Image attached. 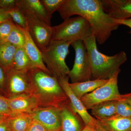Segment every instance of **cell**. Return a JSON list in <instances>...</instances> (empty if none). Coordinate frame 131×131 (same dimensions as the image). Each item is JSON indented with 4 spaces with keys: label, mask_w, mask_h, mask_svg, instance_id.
<instances>
[{
    "label": "cell",
    "mask_w": 131,
    "mask_h": 131,
    "mask_svg": "<svg viewBox=\"0 0 131 131\" xmlns=\"http://www.w3.org/2000/svg\"><path fill=\"white\" fill-rule=\"evenodd\" d=\"M58 11L64 20L75 15L86 19L96 41L101 45L120 26L105 12L100 0H64Z\"/></svg>",
    "instance_id": "1"
},
{
    "label": "cell",
    "mask_w": 131,
    "mask_h": 131,
    "mask_svg": "<svg viewBox=\"0 0 131 131\" xmlns=\"http://www.w3.org/2000/svg\"><path fill=\"white\" fill-rule=\"evenodd\" d=\"M27 73L31 94L37 98L39 104L45 103L59 108L69 100L56 77L38 68H32Z\"/></svg>",
    "instance_id": "2"
},
{
    "label": "cell",
    "mask_w": 131,
    "mask_h": 131,
    "mask_svg": "<svg viewBox=\"0 0 131 131\" xmlns=\"http://www.w3.org/2000/svg\"><path fill=\"white\" fill-rule=\"evenodd\" d=\"M91 66L92 80H109L127 60L125 52L107 56L98 50L93 34L83 41Z\"/></svg>",
    "instance_id": "3"
},
{
    "label": "cell",
    "mask_w": 131,
    "mask_h": 131,
    "mask_svg": "<svg viewBox=\"0 0 131 131\" xmlns=\"http://www.w3.org/2000/svg\"><path fill=\"white\" fill-rule=\"evenodd\" d=\"M71 43L64 41L51 40L46 48L41 51L44 62L47 64L51 75L58 80L68 76L70 69L65 62L69 53Z\"/></svg>",
    "instance_id": "4"
},
{
    "label": "cell",
    "mask_w": 131,
    "mask_h": 131,
    "mask_svg": "<svg viewBox=\"0 0 131 131\" xmlns=\"http://www.w3.org/2000/svg\"><path fill=\"white\" fill-rule=\"evenodd\" d=\"M92 34L91 26L83 17L77 16L66 19L62 24L52 27V40L74 43L83 41Z\"/></svg>",
    "instance_id": "5"
},
{
    "label": "cell",
    "mask_w": 131,
    "mask_h": 131,
    "mask_svg": "<svg viewBox=\"0 0 131 131\" xmlns=\"http://www.w3.org/2000/svg\"><path fill=\"white\" fill-rule=\"evenodd\" d=\"M120 71V69L117 71L106 83L82 97L81 100L87 110L100 103L122 98L118 86V76Z\"/></svg>",
    "instance_id": "6"
},
{
    "label": "cell",
    "mask_w": 131,
    "mask_h": 131,
    "mask_svg": "<svg viewBox=\"0 0 131 131\" xmlns=\"http://www.w3.org/2000/svg\"><path fill=\"white\" fill-rule=\"evenodd\" d=\"M71 45L75 50V60L73 68L68 75L72 83L92 80L90 63L83 41L78 40Z\"/></svg>",
    "instance_id": "7"
},
{
    "label": "cell",
    "mask_w": 131,
    "mask_h": 131,
    "mask_svg": "<svg viewBox=\"0 0 131 131\" xmlns=\"http://www.w3.org/2000/svg\"><path fill=\"white\" fill-rule=\"evenodd\" d=\"M21 9L27 22V30L40 51L48 46L52 40V27L47 25L30 12Z\"/></svg>",
    "instance_id": "8"
},
{
    "label": "cell",
    "mask_w": 131,
    "mask_h": 131,
    "mask_svg": "<svg viewBox=\"0 0 131 131\" xmlns=\"http://www.w3.org/2000/svg\"><path fill=\"white\" fill-rule=\"evenodd\" d=\"M31 114L47 129L48 131H61V117L59 108L50 106L46 107H37Z\"/></svg>",
    "instance_id": "9"
},
{
    "label": "cell",
    "mask_w": 131,
    "mask_h": 131,
    "mask_svg": "<svg viewBox=\"0 0 131 131\" xmlns=\"http://www.w3.org/2000/svg\"><path fill=\"white\" fill-rule=\"evenodd\" d=\"M6 89L10 96L24 94H31L30 82L27 73L12 70L6 73Z\"/></svg>",
    "instance_id": "10"
},
{
    "label": "cell",
    "mask_w": 131,
    "mask_h": 131,
    "mask_svg": "<svg viewBox=\"0 0 131 131\" xmlns=\"http://www.w3.org/2000/svg\"><path fill=\"white\" fill-rule=\"evenodd\" d=\"M69 76H67L58 80L68 96L72 109L81 118L85 126L93 124L96 119L89 113L81 100L78 99L71 91L69 86Z\"/></svg>",
    "instance_id": "11"
},
{
    "label": "cell",
    "mask_w": 131,
    "mask_h": 131,
    "mask_svg": "<svg viewBox=\"0 0 131 131\" xmlns=\"http://www.w3.org/2000/svg\"><path fill=\"white\" fill-rule=\"evenodd\" d=\"M104 11L113 18H131V0H101Z\"/></svg>",
    "instance_id": "12"
},
{
    "label": "cell",
    "mask_w": 131,
    "mask_h": 131,
    "mask_svg": "<svg viewBox=\"0 0 131 131\" xmlns=\"http://www.w3.org/2000/svg\"><path fill=\"white\" fill-rule=\"evenodd\" d=\"M69 101L59 108L62 120L61 131H81L85 125L81 118L73 111Z\"/></svg>",
    "instance_id": "13"
},
{
    "label": "cell",
    "mask_w": 131,
    "mask_h": 131,
    "mask_svg": "<svg viewBox=\"0 0 131 131\" xmlns=\"http://www.w3.org/2000/svg\"><path fill=\"white\" fill-rule=\"evenodd\" d=\"M12 114L16 113H31L39 105L37 99L30 94H24L7 98Z\"/></svg>",
    "instance_id": "14"
},
{
    "label": "cell",
    "mask_w": 131,
    "mask_h": 131,
    "mask_svg": "<svg viewBox=\"0 0 131 131\" xmlns=\"http://www.w3.org/2000/svg\"><path fill=\"white\" fill-rule=\"evenodd\" d=\"M25 37V43L24 49L28 55L34 68L40 69L51 75L48 68L45 65L41 51L35 43L27 30H24Z\"/></svg>",
    "instance_id": "15"
},
{
    "label": "cell",
    "mask_w": 131,
    "mask_h": 131,
    "mask_svg": "<svg viewBox=\"0 0 131 131\" xmlns=\"http://www.w3.org/2000/svg\"><path fill=\"white\" fill-rule=\"evenodd\" d=\"M17 5L20 9L30 12L51 26L52 16L47 12L41 0H17Z\"/></svg>",
    "instance_id": "16"
},
{
    "label": "cell",
    "mask_w": 131,
    "mask_h": 131,
    "mask_svg": "<svg viewBox=\"0 0 131 131\" xmlns=\"http://www.w3.org/2000/svg\"><path fill=\"white\" fill-rule=\"evenodd\" d=\"M108 80H92L81 82L69 83L73 93L81 100L83 96L106 83Z\"/></svg>",
    "instance_id": "17"
},
{
    "label": "cell",
    "mask_w": 131,
    "mask_h": 131,
    "mask_svg": "<svg viewBox=\"0 0 131 131\" xmlns=\"http://www.w3.org/2000/svg\"><path fill=\"white\" fill-rule=\"evenodd\" d=\"M16 48L5 40L0 41V67L7 73L12 70Z\"/></svg>",
    "instance_id": "18"
},
{
    "label": "cell",
    "mask_w": 131,
    "mask_h": 131,
    "mask_svg": "<svg viewBox=\"0 0 131 131\" xmlns=\"http://www.w3.org/2000/svg\"><path fill=\"white\" fill-rule=\"evenodd\" d=\"M96 120L109 131H131V118L116 115L107 118Z\"/></svg>",
    "instance_id": "19"
},
{
    "label": "cell",
    "mask_w": 131,
    "mask_h": 131,
    "mask_svg": "<svg viewBox=\"0 0 131 131\" xmlns=\"http://www.w3.org/2000/svg\"><path fill=\"white\" fill-rule=\"evenodd\" d=\"M12 131H27L34 118L30 113H16L8 116Z\"/></svg>",
    "instance_id": "20"
},
{
    "label": "cell",
    "mask_w": 131,
    "mask_h": 131,
    "mask_svg": "<svg viewBox=\"0 0 131 131\" xmlns=\"http://www.w3.org/2000/svg\"><path fill=\"white\" fill-rule=\"evenodd\" d=\"M33 68L24 48H16L12 70L22 73H27Z\"/></svg>",
    "instance_id": "21"
},
{
    "label": "cell",
    "mask_w": 131,
    "mask_h": 131,
    "mask_svg": "<svg viewBox=\"0 0 131 131\" xmlns=\"http://www.w3.org/2000/svg\"><path fill=\"white\" fill-rule=\"evenodd\" d=\"M117 101H108L95 106L91 109V114L96 119L107 118L116 115Z\"/></svg>",
    "instance_id": "22"
},
{
    "label": "cell",
    "mask_w": 131,
    "mask_h": 131,
    "mask_svg": "<svg viewBox=\"0 0 131 131\" xmlns=\"http://www.w3.org/2000/svg\"><path fill=\"white\" fill-rule=\"evenodd\" d=\"M5 41L9 42L16 48H24L25 37L24 30L15 24Z\"/></svg>",
    "instance_id": "23"
},
{
    "label": "cell",
    "mask_w": 131,
    "mask_h": 131,
    "mask_svg": "<svg viewBox=\"0 0 131 131\" xmlns=\"http://www.w3.org/2000/svg\"><path fill=\"white\" fill-rule=\"evenodd\" d=\"M10 18L20 28L27 30V22L24 13L18 6L7 11Z\"/></svg>",
    "instance_id": "24"
},
{
    "label": "cell",
    "mask_w": 131,
    "mask_h": 131,
    "mask_svg": "<svg viewBox=\"0 0 131 131\" xmlns=\"http://www.w3.org/2000/svg\"><path fill=\"white\" fill-rule=\"evenodd\" d=\"M116 111L117 115L131 118V106L122 98L117 101Z\"/></svg>",
    "instance_id": "25"
},
{
    "label": "cell",
    "mask_w": 131,
    "mask_h": 131,
    "mask_svg": "<svg viewBox=\"0 0 131 131\" xmlns=\"http://www.w3.org/2000/svg\"><path fill=\"white\" fill-rule=\"evenodd\" d=\"M15 26V24L10 19L0 23V41L6 40Z\"/></svg>",
    "instance_id": "26"
},
{
    "label": "cell",
    "mask_w": 131,
    "mask_h": 131,
    "mask_svg": "<svg viewBox=\"0 0 131 131\" xmlns=\"http://www.w3.org/2000/svg\"><path fill=\"white\" fill-rule=\"evenodd\" d=\"M49 14L52 15L56 11H58L64 0H41Z\"/></svg>",
    "instance_id": "27"
},
{
    "label": "cell",
    "mask_w": 131,
    "mask_h": 131,
    "mask_svg": "<svg viewBox=\"0 0 131 131\" xmlns=\"http://www.w3.org/2000/svg\"><path fill=\"white\" fill-rule=\"evenodd\" d=\"M12 114L7 98L0 95V118L8 117Z\"/></svg>",
    "instance_id": "28"
},
{
    "label": "cell",
    "mask_w": 131,
    "mask_h": 131,
    "mask_svg": "<svg viewBox=\"0 0 131 131\" xmlns=\"http://www.w3.org/2000/svg\"><path fill=\"white\" fill-rule=\"evenodd\" d=\"M17 6V0H0V8L7 11Z\"/></svg>",
    "instance_id": "29"
},
{
    "label": "cell",
    "mask_w": 131,
    "mask_h": 131,
    "mask_svg": "<svg viewBox=\"0 0 131 131\" xmlns=\"http://www.w3.org/2000/svg\"><path fill=\"white\" fill-rule=\"evenodd\" d=\"M27 131H48L41 123L34 119Z\"/></svg>",
    "instance_id": "30"
},
{
    "label": "cell",
    "mask_w": 131,
    "mask_h": 131,
    "mask_svg": "<svg viewBox=\"0 0 131 131\" xmlns=\"http://www.w3.org/2000/svg\"><path fill=\"white\" fill-rule=\"evenodd\" d=\"M6 74L0 67V94L5 93L6 89Z\"/></svg>",
    "instance_id": "31"
},
{
    "label": "cell",
    "mask_w": 131,
    "mask_h": 131,
    "mask_svg": "<svg viewBox=\"0 0 131 131\" xmlns=\"http://www.w3.org/2000/svg\"><path fill=\"white\" fill-rule=\"evenodd\" d=\"M8 117L0 118V131H12Z\"/></svg>",
    "instance_id": "32"
},
{
    "label": "cell",
    "mask_w": 131,
    "mask_h": 131,
    "mask_svg": "<svg viewBox=\"0 0 131 131\" xmlns=\"http://www.w3.org/2000/svg\"><path fill=\"white\" fill-rule=\"evenodd\" d=\"M115 20L116 23L119 25H122L127 26L130 28L131 30L129 32L131 34V18L124 20L115 19Z\"/></svg>",
    "instance_id": "33"
},
{
    "label": "cell",
    "mask_w": 131,
    "mask_h": 131,
    "mask_svg": "<svg viewBox=\"0 0 131 131\" xmlns=\"http://www.w3.org/2000/svg\"><path fill=\"white\" fill-rule=\"evenodd\" d=\"M11 19L7 10L0 8V23L7 19ZM12 20V19H11Z\"/></svg>",
    "instance_id": "34"
},
{
    "label": "cell",
    "mask_w": 131,
    "mask_h": 131,
    "mask_svg": "<svg viewBox=\"0 0 131 131\" xmlns=\"http://www.w3.org/2000/svg\"><path fill=\"white\" fill-rule=\"evenodd\" d=\"M95 127L96 131H109L96 119L95 122Z\"/></svg>",
    "instance_id": "35"
},
{
    "label": "cell",
    "mask_w": 131,
    "mask_h": 131,
    "mask_svg": "<svg viewBox=\"0 0 131 131\" xmlns=\"http://www.w3.org/2000/svg\"><path fill=\"white\" fill-rule=\"evenodd\" d=\"M95 122L93 124H90L88 125L85 126L81 131H96V129L95 127Z\"/></svg>",
    "instance_id": "36"
},
{
    "label": "cell",
    "mask_w": 131,
    "mask_h": 131,
    "mask_svg": "<svg viewBox=\"0 0 131 131\" xmlns=\"http://www.w3.org/2000/svg\"><path fill=\"white\" fill-rule=\"evenodd\" d=\"M122 98L131 106V93L122 95Z\"/></svg>",
    "instance_id": "37"
},
{
    "label": "cell",
    "mask_w": 131,
    "mask_h": 131,
    "mask_svg": "<svg viewBox=\"0 0 131 131\" xmlns=\"http://www.w3.org/2000/svg\"></svg>",
    "instance_id": "38"
},
{
    "label": "cell",
    "mask_w": 131,
    "mask_h": 131,
    "mask_svg": "<svg viewBox=\"0 0 131 131\" xmlns=\"http://www.w3.org/2000/svg\"></svg>",
    "instance_id": "39"
}]
</instances>
